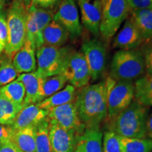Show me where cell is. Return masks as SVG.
<instances>
[{"label":"cell","instance_id":"obj_1","mask_svg":"<svg viewBox=\"0 0 152 152\" xmlns=\"http://www.w3.org/2000/svg\"><path fill=\"white\" fill-rule=\"evenodd\" d=\"M114 83L108 77L104 81L83 87L76 94L77 113L86 128L99 129L101 123L107 118L108 94Z\"/></svg>","mask_w":152,"mask_h":152},{"label":"cell","instance_id":"obj_2","mask_svg":"<svg viewBox=\"0 0 152 152\" xmlns=\"http://www.w3.org/2000/svg\"><path fill=\"white\" fill-rule=\"evenodd\" d=\"M149 108L133 101L130 106L111 121L110 130L120 137L147 138L146 122Z\"/></svg>","mask_w":152,"mask_h":152},{"label":"cell","instance_id":"obj_3","mask_svg":"<svg viewBox=\"0 0 152 152\" xmlns=\"http://www.w3.org/2000/svg\"><path fill=\"white\" fill-rule=\"evenodd\" d=\"M145 73V64L142 52L136 49H120L115 53L110 68V77L115 81L137 80Z\"/></svg>","mask_w":152,"mask_h":152},{"label":"cell","instance_id":"obj_4","mask_svg":"<svg viewBox=\"0 0 152 152\" xmlns=\"http://www.w3.org/2000/svg\"><path fill=\"white\" fill-rule=\"evenodd\" d=\"M27 11L20 0H14L7 14V42L6 54L12 56L21 48L26 39Z\"/></svg>","mask_w":152,"mask_h":152},{"label":"cell","instance_id":"obj_5","mask_svg":"<svg viewBox=\"0 0 152 152\" xmlns=\"http://www.w3.org/2000/svg\"><path fill=\"white\" fill-rule=\"evenodd\" d=\"M130 11L127 0H106L103 4L100 34L105 40L110 41L116 34Z\"/></svg>","mask_w":152,"mask_h":152},{"label":"cell","instance_id":"obj_6","mask_svg":"<svg viewBox=\"0 0 152 152\" xmlns=\"http://www.w3.org/2000/svg\"><path fill=\"white\" fill-rule=\"evenodd\" d=\"M71 48L43 45L36 50L37 70L42 77L61 74L66 57Z\"/></svg>","mask_w":152,"mask_h":152},{"label":"cell","instance_id":"obj_7","mask_svg":"<svg viewBox=\"0 0 152 152\" xmlns=\"http://www.w3.org/2000/svg\"><path fill=\"white\" fill-rule=\"evenodd\" d=\"M134 99V85L131 81H115L109 90L107 118L111 122Z\"/></svg>","mask_w":152,"mask_h":152},{"label":"cell","instance_id":"obj_8","mask_svg":"<svg viewBox=\"0 0 152 152\" xmlns=\"http://www.w3.org/2000/svg\"><path fill=\"white\" fill-rule=\"evenodd\" d=\"M54 13L51 9L31 5L27 11L26 39L32 43L35 50L44 45L43 32L53 20Z\"/></svg>","mask_w":152,"mask_h":152},{"label":"cell","instance_id":"obj_9","mask_svg":"<svg viewBox=\"0 0 152 152\" xmlns=\"http://www.w3.org/2000/svg\"><path fill=\"white\" fill-rule=\"evenodd\" d=\"M81 49L90 70L91 80L96 81L102 78L107 63V50L104 44L97 39H87L83 43Z\"/></svg>","mask_w":152,"mask_h":152},{"label":"cell","instance_id":"obj_10","mask_svg":"<svg viewBox=\"0 0 152 152\" xmlns=\"http://www.w3.org/2000/svg\"><path fill=\"white\" fill-rule=\"evenodd\" d=\"M61 74L75 88L81 89L89 85L91 80L90 70L82 52L71 49Z\"/></svg>","mask_w":152,"mask_h":152},{"label":"cell","instance_id":"obj_11","mask_svg":"<svg viewBox=\"0 0 152 152\" xmlns=\"http://www.w3.org/2000/svg\"><path fill=\"white\" fill-rule=\"evenodd\" d=\"M53 20L62 25L72 39L80 37L83 33L78 9L75 0H62Z\"/></svg>","mask_w":152,"mask_h":152},{"label":"cell","instance_id":"obj_12","mask_svg":"<svg viewBox=\"0 0 152 152\" xmlns=\"http://www.w3.org/2000/svg\"><path fill=\"white\" fill-rule=\"evenodd\" d=\"M47 118L54 121L62 128L73 130L77 136L86 128L80 119L75 102L49 109Z\"/></svg>","mask_w":152,"mask_h":152},{"label":"cell","instance_id":"obj_13","mask_svg":"<svg viewBox=\"0 0 152 152\" xmlns=\"http://www.w3.org/2000/svg\"><path fill=\"white\" fill-rule=\"evenodd\" d=\"M81 21L84 27L95 37L100 35L103 4L99 0H78Z\"/></svg>","mask_w":152,"mask_h":152},{"label":"cell","instance_id":"obj_14","mask_svg":"<svg viewBox=\"0 0 152 152\" xmlns=\"http://www.w3.org/2000/svg\"><path fill=\"white\" fill-rule=\"evenodd\" d=\"M77 134L49 120V140L52 152H75Z\"/></svg>","mask_w":152,"mask_h":152},{"label":"cell","instance_id":"obj_15","mask_svg":"<svg viewBox=\"0 0 152 152\" xmlns=\"http://www.w3.org/2000/svg\"><path fill=\"white\" fill-rule=\"evenodd\" d=\"M141 34L130 18H127L121 29L114 37L113 47L123 50L134 49L143 42Z\"/></svg>","mask_w":152,"mask_h":152},{"label":"cell","instance_id":"obj_16","mask_svg":"<svg viewBox=\"0 0 152 152\" xmlns=\"http://www.w3.org/2000/svg\"><path fill=\"white\" fill-rule=\"evenodd\" d=\"M16 80L21 82L26 90V96L23 107L30 104H38L45 99L42 91L43 77H42L37 71L21 73L18 76Z\"/></svg>","mask_w":152,"mask_h":152},{"label":"cell","instance_id":"obj_17","mask_svg":"<svg viewBox=\"0 0 152 152\" xmlns=\"http://www.w3.org/2000/svg\"><path fill=\"white\" fill-rule=\"evenodd\" d=\"M47 115L48 111L40 109L37 104L23 106L11 127L15 131L29 127H36L47 118Z\"/></svg>","mask_w":152,"mask_h":152},{"label":"cell","instance_id":"obj_18","mask_svg":"<svg viewBox=\"0 0 152 152\" xmlns=\"http://www.w3.org/2000/svg\"><path fill=\"white\" fill-rule=\"evenodd\" d=\"M35 51L32 43L26 39L21 48L15 53L12 59L13 64L18 73H29L36 71Z\"/></svg>","mask_w":152,"mask_h":152},{"label":"cell","instance_id":"obj_19","mask_svg":"<svg viewBox=\"0 0 152 152\" xmlns=\"http://www.w3.org/2000/svg\"><path fill=\"white\" fill-rule=\"evenodd\" d=\"M75 152H103V133L99 129L85 128L76 137Z\"/></svg>","mask_w":152,"mask_h":152},{"label":"cell","instance_id":"obj_20","mask_svg":"<svg viewBox=\"0 0 152 152\" xmlns=\"http://www.w3.org/2000/svg\"><path fill=\"white\" fill-rule=\"evenodd\" d=\"M68 32L62 25L52 20L43 32L44 45L62 47L69 39Z\"/></svg>","mask_w":152,"mask_h":152},{"label":"cell","instance_id":"obj_21","mask_svg":"<svg viewBox=\"0 0 152 152\" xmlns=\"http://www.w3.org/2000/svg\"><path fill=\"white\" fill-rule=\"evenodd\" d=\"M76 94V88L73 85L68 84L61 90L45 99L37 104L40 109L49 111V109L57 106L74 102L75 101Z\"/></svg>","mask_w":152,"mask_h":152},{"label":"cell","instance_id":"obj_22","mask_svg":"<svg viewBox=\"0 0 152 152\" xmlns=\"http://www.w3.org/2000/svg\"><path fill=\"white\" fill-rule=\"evenodd\" d=\"M130 17L140 31L144 42L152 39V9L131 10Z\"/></svg>","mask_w":152,"mask_h":152},{"label":"cell","instance_id":"obj_23","mask_svg":"<svg viewBox=\"0 0 152 152\" xmlns=\"http://www.w3.org/2000/svg\"><path fill=\"white\" fill-rule=\"evenodd\" d=\"M134 101L147 107L152 106V75H144L134 83Z\"/></svg>","mask_w":152,"mask_h":152},{"label":"cell","instance_id":"obj_24","mask_svg":"<svg viewBox=\"0 0 152 152\" xmlns=\"http://www.w3.org/2000/svg\"><path fill=\"white\" fill-rule=\"evenodd\" d=\"M35 128L29 127L22 130H14L11 141L21 152H36Z\"/></svg>","mask_w":152,"mask_h":152},{"label":"cell","instance_id":"obj_25","mask_svg":"<svg viewBox=\"0 0 152 152\" xmlns=\"http://www.w3.org/2000/svg\"><path fill=\"white\" fill-rule=\"evenodd\" d=\"M36 152H52L49 140V120L46 119L35 128Z\"/></svg>","mask_w":152,"mask_h":152},{"label":"cell","instance_id":"obj_26","mask_svg":"<svg viewBox=\"0 0 152 152\" xmlns=\"http://www.w3.org/2000/svg\"><path fill=\"white\" fill-rule=\"evenodd\" d=\"M0 94L13 103L23 106L26 90L21 82L16 80L4 86L0 87Z\"/></svg>","mask_w":152,"mask_h":152},{"label":"cell","instance_id":"obj_27","mask_svg":"<svg viewBox=\"0 0 152 152\" xmlns=\"http://www.w3.org/2000/svg\"><path fill=\"white\" fill-rule=\"evenodd\" d=\"M23 108L6 99L0 94V124L11 126Z\"/></svg>","mask_w":152,"mask_h":152},{"label":"cell","instance_id":"obj_28","mask_svg":"<svg viewBox=\"0 0 152 152\" xmlns=\"http://www.w3.org/2000/svg\"><path fill=\"white\" fill-rule=\"evenodd\" d=\"M123 152H152V139L121 137Z\"/></svg>","mask_w":152,"mask_h":152},{"label":"cell","instance_id":"obj_29","mask_svg":"<svg viewBox=\"0 0 152 152\" xmlns=\"http://www.w3.org/2000/svg\"><path fill=\"white\" fill-rule=\"evenodd\" d=\"M11 56L6 54L0 60V87L4 86L11 82L16 80L18 76Z\"/></svg>","mask_w":152,"mask_h":152},{"label":"cell","instance_id":"obj_30","mask_svg":"<svg viewBox=\"0 0 152 152\" xmlns=\"http://www.w3.org/2000/svg\"><path fill=\"white\" fill-rule=\"evenodd\" d=\"M67 83V79L63 74L44 77L42 82L44 97L46 99L61 90L65 87Z\"/></svg>","mask_w":152,"mask_h":152},{"label":"cell","instance_id":"obj_31","mask_svg":"<svg viewBox=\"0 0 152 152\" xmlns=\"http://www.w3.org/2000/svg\"><path fill=\"white\" fill-rule=\"evenodd\" d=\"M103 152H123L121 137L111 130L104 132Z\"/></svg>","mask_w":152,"mask_h":152},{"label":"cell","instance_id":"obj_32","mask_svg":"<svg viewBox=\"0 0 152 152\" xmlns=\"http://www.w3.org/2000/svg\"><path fill=\"white\" fill-rule=\"evenodd\" d=\"M7 42V19L2 11L0 12V54L5 50Z\"/></svg>","mask_w":152,"mask_h":152},{"label":"cell","instance_id":"obj_33","mask_svg":"<svg viewBox=\"0 0 152 152\" xmlns=\"http://www.w3.org/2000/svg\"><path fill=\"white\" fill-rule=\"evenodd\" d=\"M142 54L145 64V73L152 75V42L147 45Z\"/></svg>","mask_w":152,"mask_h":152},{"label":"cell","instance_id":"obj_34","mask_svg":"<svg viewBox=\"0 0 152 152\" xmlns=\"http://www.w3.org/2000/svg\"><path fill=\"white\" fill-rule=\"evenodd\" d=\"M130 10L152 9V0H127Z\"/></svg>","mask_w":152,"mask_h":152},{"label":"cell","instance_id":"obj_35","mask_svg":"<svg viewBox=\"0 0 152 152\" xmlns=\"http://www.w3.org/2000/svg\"><path fill=\"white\" fill-rule=\"evenodd\" d=\"M59 1L60 0H32V5L52 10Z\"/></svg>","mask_w":152,"mask_h":152},{"label":"cell","instance_id":"obj_36","mask_svg":"<svg viewBox=\"0 0 152 152\" xmlns=\"http://www.w3.org/2000/svg\"><path fill=\"white\" fill-rule=\"evenodd\" d=\"M14 130L11 126H6L0 124V142L11 141Z\"/></svg>","mask_w":152,"mask_h":152},{"label":"cell","instance_id":"obj_37","mask_svg":"<svg viewBox=\"0 0 152 152\" xmlns=\"http://www.w3.org/2000/svg\"><path fill=\"white\" fill-rule=\"evenodd\" d=\"M0 152H21L11 141L0 142Z\"/></svg>","mask_w":152,"mask_h":152},{"label":"cell","instance_id":"obj_38","mask_svg":"<svg viewBox=\"0 0 152 152\" xmlns=\"http://www.w3.org/2000/svg\"><path fill=\"white\" fill-rule=\"evenodd\" d=\"M146 133L147 138L152 139V113L147 117L146 122Z\"/></svg>","mask_w":152,"mask_h":152},{"label":"cell","instance_id":"obj_39","mask_svg":"<svg viewBox=\"0 0 152 152\" xmlns=\"http://www.w3.org/2000/svg\"><path fill=\"white\" fill-rule=\"evenodd\" d=\"M20 1H21L26 10L28 11L32 5V0H20Z\"/></svg>","mask_w":152,"mask_h":152},{"label":"cell","instance_id":"obj_40","mask_svg":"<svg viewBox=\"0 0 152 152\" xmlns=\"http://www.w3.org/2000/svg\"><path fill=\"white\" fill-rule=\"evenodd\" d=\"M4 7V3L2 2V1L0 0V11H2Z\"/></svg>","mask_w":152,"mask_h":152},{"label":"cell","instance_id":"obj_41","mask_svg":"<svg viewBox=\"0 0 152 152\" xmlns=\"http://www.w3.org/2000/svg\"><path fill=\"white\" fill-rule=\"evenodd\" d=\"M1 1H2V2H4V3H5V2H7V1H9V0H1Z\"/></svg>","mask_w":152,"mask_h":152},{"label":"cell","instance_id":"obj_42","mask_svg":"<svg viewBox=\"0 0 152 152\" xmlns=\"http://www.w3.org/2000/svg\"><path fill=\"white\" fill-rule=\"evenodd\" d=\"M99 1H102V4H104V3L105 2V1H106V0H99Z\"/></svg>","mask_w":152,"mask_h":152},{"label":"cell","instance_id":"obj_43","mask_svg":"<svg viewBox=\"0 0 152 152\" xmlns=\"http://www.w3.org/2000/svg\"><path fill=\"white\" fill-rule=\"evenodd\" d=\"M0 60H1V57H0Z\"/></svg>","mask_w":152,"mask_h":152},{"label":"cell","instance_id":"obj_44","mask_svg":"<svg viewBox=\"0 0 152 152\" xmlns=\"http://www.w3.org/2000/svg\"><path fill=\"white\" fill-rule=\"evenodd\" d=\"M0 12H1V11H0Z\"/></svg>","mask_w":152,"mask_h":152}]
</instances>
